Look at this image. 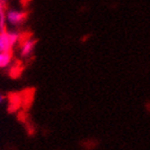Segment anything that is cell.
Wrapping results in <instances>:
<instances>
[{
  "label": "cell",
  "instance_id": "1",
  "mask_svg": "<svg viewBox=\"0 0 150 150\" xmlns=\"http://www.w3.org/2000/svg\"><path fill=\"white\" fill-rule=\"evenodd\" d=\"M20 35L17 32H0V53H11L12 48L19 42Z\"/></svg>",
  "mask_w": 150,
  "mask_h": 150
},
{
  "label": "cell",
  "instance_id": "2",
  "mask_svg": "<svg viewBox=\"0 0 150 150\" xmlns=\"http://www.w3.org/2000/svg\"><path fill=\"white\" fill-rule=\"evenodd\" d=\"M6 21L13 26H18V25L22 24L26 19V14L22 11L18 10H8L6 12Z\"/></svg>",
  "mask_w": 150,
  "mask_h": 150
},
{
  "label": "cell",
  "instance_id": "3",
  "mask_svg": "<svg viewBox=\"0 0 150 150\" xmlns=\"http://www.w3.org/2000/svg\"><path fill=\"white\" fill-rule=\"evenodd\" d=\"M36 47V41L32 38H28V39H25L20 45V55L23 58H28L30 57L33 54L34 50Z\"/></svg>",
  "mask_w": 150,
  "mask_h": 150
},
{
  "label": "cell",
  "instance_id": "4",
  "mask_svg": "<svg viewBox=\"0 0 150 150\" xmlns=\"http://www.w3.org/2000/svg\"><path fill=\"white\" fill-rule=\"evenodd\" d=\"M12 62V54L0 53V68H5Z\"/></svg>",
  "mask_w": 150,
  "mask_h": 150
}]
</instances>
